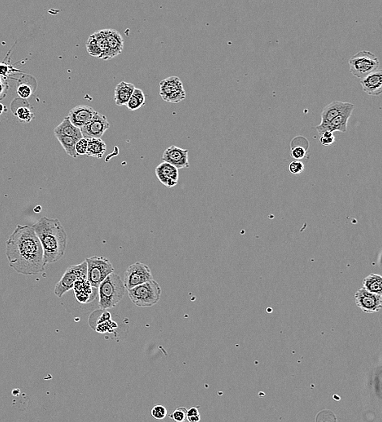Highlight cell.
<instances>
[{
  "mask_svg": "<svg viewBox=\"0 0 382 422\" xmlns=\"http://www.w3.org/2000/svg\"><path fill=\"white\" fill-rule=\"evenodd\" d=\"M152 280L153 276L150 267L144 263L137 262L128 267L124 275L123 282L126 290H130Z\"/></svg>",
  "mask_w": 382,
  "mask_h": 422,
  "instance_id": "obj_9",
  "label": "cell"
},
{
  "mask_svg": "<svg viewBox=\"0 0 382 422\" xmlns=\"http://www.w3.org/2000/svg\"><path fill=\"white\" fill-rule=\"evenodd\" d=\"M290 154L294 160L300 161V160L305 158L306 155H307V150L301 146L294 147L291 149Z\"/></svg>",
  "mask_w": 382,
  "mask_h": 422,
  "instance_id": "obj_35",
  "label": "cell"
},
{
  "mask_svg": "<svg viewBox=\"0 0 382 422\" xmlns=\"http://www.w3.org/2000/svg\"><path fill=\"white\" fill-rule=\"evenodd\" d=\"M348 64L350 72L353 76L361 80L379 68L380 62L374 54L367 50H362L353 55L350 59Z\"/></svg>",
  "mask_w": 382,
  "mask_h": 422,
  "instance_id": "obj_5",
  "label": "cell"
},
{
  "mask_svg": "<svg viewBox=\"0 0 382 422\" xmlns=\"http://www.w3.org/2000/svg\"><path fill=\"white\" fill-rule=\"evenodd\" d=\"M88 138L83 137L77 141V144H76V152H77V155L81 156L85 155V154L86 155L87 149H88Z\"/></svg>",
  "mask_w": 382,
  "mask_h": 422,
  "instance_id": "obj_32",
  "label": "cell"
},
{
  "mask_svg": "<svg viewBox=\"0 0 382 422\" xmlns=\"http://www.w3.org/2000/svg\"><path fill=\"white\" fill-rule=\"evenodd\" d=\"M363 90L370 96H378L382 94V69L378 68L367 77L360 80Z\"/></svg>",
  "mask_w": 382,
  "mask_h": 422,
  "instance_id": "obj_15",
  "label": "cell"
},
{
  "mask_svg": "<svg viewBox=\"0 0 382 422\" xmlns=\"http://www.w3.org/2000/svg\"><path fill=\"white\" fill-rule=\"evenodd\" d=\"M187 420L189 422H198L201 420V415L194 416V417H190L187 418Z\"/></svg>",
  "mask_w": 382,
  "mask_h": 422,
  "instance_id": "obj_39",
  "label": "cell"
},
{
  "mask_svg": "<svg viewBox=\"0 0 382 422\" xmlns=\"http://www.w3.org/2000/svg\"><path fill=\"white\" fill-rule=\"evenodd\" d=\"M363 288L369 292L382 295V276L371 274L364 280Z\"/></svg>",
  "mask_w": 382,
  "mask_h": 422,
  "instance_id": "obj_24",
  "label": "cell"
},
{
  "mask_svg": "<svg viewBox=\"0 0 382 422\" xmlns=\"http://www.w3.org/2000/svg\"><path fill=\"white\" fill-rule=\"evenodd\" d=\"M159 94L161 99L169 103H178L186 99V91L180 78L169 77L159 83Z\"/></svg>",
  "mask_w": 382,
  "mask_h": 422,
  "instance_id": "obj_8",
  "label": "cell"
},
{
  "mask_svg": "<svg viewBox=\"0 0 382 422\" xmlns=\"http://www.w3.org/2000/svg\"><path fill=\"white\" fill-rule=\"evenodd\" d=\"M145 103L146 97L143 90L135 88L132 96L130 97V100L128 101L126 107L130 111H136L144 106Z\"/></svg>",
  "mask_w": 382,
  "mask_h": 422,
  "instance_id": "obj_26",
  "label": "cell"
},
{
  "mask_svg": "<svg viewBox=\"0 0 382 422\" xmlns=\"http://www.w3.org/2000/svg\"><path fill=\"white\" fill-rule=\"evenodd\" d=\"M88 149L86 155L95 158H102L107 150V145L101 138H88Z\"/></svg>",
  "mask_w": 382,
  "mask_h": 422,
  "instance_id": "obj_22",
  "label": "cell"
},
{
  "mask_svg": "<svg viewBox=\"0 0 382 422\" xmlns=\"http://www.w3.org/2000/svg\"><path fill=\"white\" fill-rule=\"evenodd\" d=\"M84 279H87L86 261H84L83 263L78 265H73L68 267L61 280H59L55 286V295L57 297H62L67 291L74 287L76 282Z\"/></svg>",
  "mask_w": 382,
  "mask_h": 422,
  "instance_id": "obj_7",
  "label": "cell"
},
{
  "mask_svg": "<svg viewBox=\"0 0 382 422\" xmlns=\"http://www.w3.org/2000/svg\"><path fill=\"white\" fill-rule=\"evenodd\" d=\"M127 291L130 300L138 307H152L161 300V287L154 280Z\"/></svg>",
  "mask_w": 382,
  "mask_h": 422,
  "instance_id": "obj_4",
  "label": "cell"
},
{
  "mask_svg": "<svg viewBox=\"0 0 382 422\" xmlns=\"http://www.w3.org/2000/svg\"><path fill=\"white\" fill-rule=\"evenodd\" d=\"M9 264L18 273L33 276L44 272V251L33 227L18 225L7 241Z\"/></svg>",
  "mask_w": 382,
  "mask_h": 422,
  "instance_id": "obj_1",
  "label": "cell"
},
{
  "mask_svg": "<svg viewBox=\"0 0 382 422\" xmlns=\"http://www.w3.org/2000/svg\"><path fill=\"white\" fill-rule=\"evenodd\" d=\"M11 109L14 115L23 122H30L34 118L33 108L29 105V103L27 101H25V99L23 100L22 105L15 106L12 103Z\"/></svg>",
  "mask_w": 382,
  "mask_h": 422,
  "instance_id": "obj_23",
  "label": "cell"
},
{
  "mask_svg": "<svg viewBox=\"0 0 382 422\" xmlns=\"http://www.w3.org/2000/svg\"><path fill=\"white\" fill-rule=\"evenodd\" d=\"M135 90L134 84L121 81L115 88L114 100L117 106L126 105Z\"/></svg>",
  "mask_w": 382,
  "mask_h": 422,
  "instance_id": "obj_20",
  "label": "cell"
},
{
  "mask_svg": "<svg viewBox=\"0 0 382 422\" xmlns=\"http://www.w3.org/2000/svg\"><path fill=\"white\" fill-rule=\"evenodd\" d=\"M187 409L185 407L177 408L170 415L169 418L177 422H183L187 419Z\"/></svg>",
  "mask_w": 382,
  "mask_h": 422,
  "instance_id": "obj_30",
  "label": "cell"
},
{
  "mask_svg": "<svg viewBox=\"0 0 382 422\" xmlns=\"http://www.w3.org/2000/svg\"><path fill=\"white\" fill-rule=\"evenodd\" d=\"M355 301L359 308L367 313H374L382 308V295L369 292L361 288L355 295Z\"/></svg>",
  "mask_w": 382,
  "mask_h": 422,
  "instance_id": "obj_10",
  "label": "cell"
},
{
  "mask_svg": "<svg viewBox=\"0 0 382 422\" xmlns=\"http://www.w3.org/2000/svg\"><path fill=\"white\" fill-rule=\"evenodd\" d=\"M125 291L123 280L117 273L112 272L99 285V306L102 309L114 308L122 300Z\"/></svg>",
  "mask_w": 382,
  "mask_h": 422,
  "instance_id": "obj_3",
  "label": "cell"
},
{
  "mask_svg": "<svg viewBox=\"0 0 382 422\" xmlns=\"http://www.w3.org/2000/svg\"><path fill=\"white\" fill-rule=\"evenodd\" d=\"M334 141H335V137L332 132H324L323 134H321L320 142L324 146H330L334 144Z\"/></svg>",
  "mask_w": 382,
  "mask_h": 422,
  "instance_id": "obj_34",
  "label": "cell"
},
{
  "mask_svg": "<svg viewBox=\"0 0 382 422\" xmlns=\"http://www.w3.org/2000/svg\"><path fill=\"white\" fill-rule=\"evenodd\" d=\"M93 288H95L91 286L87 279L80 280L76 282L74 289L75 295L77 300L81 303H89L95 298L96 293H94Z\"/></svg>",
  "mask_w": 382,
  "mask_h": 422,
  "instance_id": "obj_19",
  "label": "cell"
},
{
  "mask_svg": "<svg viewBox=\"0 0 382 422\" xmlns=\"http://www.w3.org/2000/svg\"><path fill=\"white\" fill-rule=\"evenodd\" d=\"M86 50H87L89 55L98 58V59H102L101 50L98 46V44H97L95 37H93L92 34L89 37L88 40L86 42Z\"/></svg>",
  "mask_w": 382,
  "mask_h": 422,
  "instance_id": "obj_28",
  "label": "cell"
},
{
  "mask_svg": "<svg viewBox=\"0 0 382 422\" xmlns=\"http://www.w3.org/2000/svg\"><path fill=\"white\" fill-rule=\"evenodd\" d=\"M59 143L61 144L64 150L68 156L72 157H77V152H76V144L79 139L70 136H64V135H55Z\"/></svg>",
  "mask_w": 382,
  "mask_h": 422,
  "instance_id": "obj_25",
  "label": "cell"
},
{
  "mask_svg": "<svg viewBox=\"0 0 382 422\" xmlns=\"http://www.w3.org/2000/svg\"><path fill=\"white\" fill-rule=\"evenodd\" d=\"M110 128V124L104 115L96 112L92 120L81 128V134L87 138H101L104 133Z\"/></svg>",
  "mask_w": 382,
  "mask_h": 422,
  "instance_id": "obj_11",
  "label": "cell"
},
{
  "mask_svg": "<svg viewBox=\"0 0 382 422\" xmlns=\"http://www.w3.org/2000/svg\"><path fill=\"white\" fill-rule=\"evenodd\" d=\"M151 415L152 418L157 420H162L167 416V409L163 405H157L152 408L151 410Z\"/></svg>",
  "mask_w": 382,
  "mask_h": 422,
  "instance_id": "obj_31",
  "label": "cell"
},
{
  "mask_svg": "<svg viewBox=\"0 0 382 422\" xmlns=\"http://www.w3.org/2000/svg\"><path fill=\"white\" fill-rule=\"evenodd\" d=\"M33 228L42 243L46 264L55 263L64 256L67 234L59 219L43 217Z\"/></svg>",
  "mask_w": 382,
  "mask_h": 422,
  "instance_id": "obj_2",
  "label": "cell"
},
{
  "mask_svg": "<svg viewBox=\"0 0 382 422\" xmlns=\"http://www.w3.org/2000/svg\"><path fill=\"white\" fill-rule=\"evenodd\" d=\"M289 171L293 175H299L304 171L305 166L301 161L299 160H294L292 162H290V165L288 166Z\"/></svg>",
  "mask_w": 382,
  "mask_h": 422,
  "instance_id": "obj_33",
  "label": "cell"
},
{
  "mask_svg": "<svg viewBox=\"0 0 382 422\" xmlns=\"http://www.w3.org/2000/svg\"><path fill=\"white\" fill-rule=\"evenodd\" d=\"M187 149H183L175 145H171L163 153L162 161L175 166L177 169H186L189 167Z\"/></svg>",
  "mask_w": 382,
  "mask_h": 422,
  "instance_id": "obj_12",
  "label": "cell"
},
{
  "mask_svg": "<svg viewBox=\"0 0 382 422\" xmlns=\"http://www.w3.org/2000/svg\"><path fill=\"white\" fill-rule=\"evenodd\" d=\"M92 35L93 37H95V41H96L97 44H98V46H99V49L101 50L102 59L108 60V59H113L112 53H111L110 48L108 46L107 39H106V37L103 35L102 30L97 31L95 33H93Z\"/></svg>",
  "mask_w": 382,
  "mask_h": 422,
  "instance_id": "obj_27",
  "label": "cell"
},
{
  "mask_svg": "<svg viewBox=\"0 0 382 422\" xmlns=\"http://www.w3.org/2000/svg\"><path fill=\"white\" fill-rule=\"evenodd\" d=\"M7 111V107H5L3 104L0 103V115H2L3 112H6Z\"/></svg>",
  "mask_w": 382,
  "mask_h": 422,
  "instance_id": "obj_40",
  "label": "cell"
},
{
  "mask_svg": "<svg viewBox=\"0 0 382 422\" xmlns=\"http://www.w3.org/2000/svg\"><path fill=\"white\" fill-rule=\"evenodd\" d=\"M55 135H64V136L73 137L78 139L83 138L81 134V129L76 127L73 123L71 122L68 116L64 118L57 127L54 129Z\"/></svg>",
  "mask_w": 382,
  "mask_h": 422,
  "instance_id": "obj_21",
  "label": "cell"
},
{
  "mask_svg": "<svg viewBox=\"0 0 382 422\" xmlns=\"http://www.w3.org/2000/svg\"><path fill=\"white\" fill-rule=\"evenodd\" d=\"M9 85L5 77L0 76V100L4 99L8 92Z\"/></svg>",
  "mask_w": 382,
  "mask_h": 422,
  "instance_id": "obj_36",
  "label": "cell"
},
{
  "mask_svg": "<svg viewBox=\"0 0 382 422\" xmlns=\"http://www.w3.org/2000/svg\"><path fill=\"white\" fill-rule=\"evenodd\" d=\"M33 89L30 83L26 81H21L18 84L17 94L20 99H27L33 94Z\"/></svg>",
  "mask_w": 382,
  "mask_h": 422,
  "instance_id": "obj_29",
  "label": "cell"
},
{
  "mask_svg": "<svg viewBox=\"0 0 382 422\" xmlns=\"http://www.w3.org/2000/svg\"><path fill=\"white\" fill-rule=\"evenodd\" d=\"M87 280L91 286L99 288V285L107 276L114 272V267L108 258L94 256L86 258Z\"/></svg>",
  "mask_w": 382,
  "mask_h": 422,
  "instance_id": "obj_6",
  "label": "cell"
},
{
  "mask_svg": "<svg viewBox=\"0 0 382 422\" xmlns=\"http://www.w3.org/2000/svg\"><path fill=\"white\" fill-rule=\"evenodd\" d=\"M354 108H348L347 111L338 115L335 118L333 119L330 122H328L325 125H319L316 127V130L318 132V134H323L324 132H332L334 133L335 131L343 132L345 133L347 130V122L349 120L350 117L352 116V112H353Z\"/></svg>",
  "mask_w": 382,
  "mask_h": 422,
  "instance_id": "obj_14",
  "label": "cell"
},
{
  "mask_svg": "<svg viewBox=\"0 0 382 422\" xmlns=\"http://www.w3.org/2000/svg\"><path fill=\"white\" fill-rule=\"evenodd\" d=\"M95 113L96 111L90 106L78 105L71 110L68 116L76 127L81 129L92 120Z\"/></svg>",
  "mask_w": 382,
  "mask_h": 422,
  "instance_id": "obj_16",
  "label": "cell"
},
{
  "mask_svg": "<svg viewBox=\"0 0 382 422\" xmlns=\"http://www.w3.org/2000/svg\"><path fill=\"white\" fill-rule=\"evenodd\" d=\"M355 107L351 103H343L339 101H333L328 104L321 112V122L320 125H325L330 122L333 119L335 118L338 115L342 114L347 111L348 108Z\"/></svg>",
  "mask_w": 382,
  "mask_h": 422,
  "instance_id": "obj_17",
  "label": "cell"
},
{
  "mask_svg": "<svg viewBox=\"0 0 382 422\" xmlns=\"http://www.w3.org/2000/svg\"><path fill=\"white\" fill-rule=\"evenodd\" d=\"M155 173H156V178L164 186L167 188H174L178 184V179H179L178 169L173 165L169 164L166 162H161V164L156 166Z\"/></svg>",
  "mask_w": 382,
  "mask_h": 422,
  "instance_id": "obj_13",
  "label": "cell"
},
{
  "mask_svg": "<svg viewBox=\"0 0 382 422\" xmlns=\"http://www.w3.org/2000/svg\"><path fill=\"white\" fill-rule=\"evenodd\" d=\"M9 68H10V66L4 64V63L0 64V76L2 77H5V78H7L9 73H11V72H10V70H9Z\"/></svg>",
  "mask_w": 382,
  "mask_h": 422,
  "instance_id": "obj_37",
  "label": "cell"
},
{
  "mask_svg": "<svg viewBox=\"0 0 382 422\" xmlns=\"http://www.w3.org/2000/svg\"><path fill=\"white\" fill-rule=\"evenodd\" d=\"M102 32L107 39L112 57H116L121 54L124 49V39L120 33L112 29H103Z\"/></svg>",
  "mask_w": 382,
  "mask_h": 422,
  "instance_id": "obj_18",
  "label": "cell"
},
{
  "mask_svg": "<svg viewBox=\"0 0 382 422\" xmlns=\"http://www.w3.org/2000/svg\"><path fill=\"white\" fill-rule=\"evenodd\" d=\"M198 415H200L198 407H191L189 409H187V418Z\"/></svg>",
  "mask_w": 382,
  "mask_h": 422,
  "instance_id": "obj_38",
  "label": "cell"
}]
</instances>
